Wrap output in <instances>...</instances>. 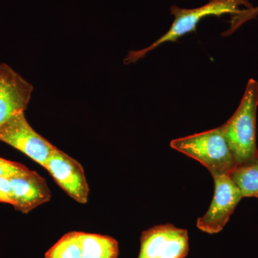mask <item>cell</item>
I'll use <instances>...</instances> for the list:
<instances>
[{"mask_svg": "<svg viewBox=\"0 0 258 258\" xmlns=\"http://www.w3.org/2000/svg\"><path fill=\"white\" fill-rule=\"evenodd\" d=\"M258 83L249 79L238 108L220 127L237 165L258 159L256 145V116Z\"/></svg>", "mask_w": 258, "mask_h": 258, "instance_id": "obj_1", "label": "cell"}, {"mask_svg": "<svg viewBox=\"0 0 258 258\" xmlns=\"http://www.w3.org/2000/svg\"><path fill=\"white\" fill-rule=\"evenodd\" d=\"M253 8L248 0H210L208 3L194 9H183L176 5L171 7V14L174 16V21L169 30L154 43L143 50L131 51L125 57L124 63H135L149 52L168 42H176L181 37L195 32L202 20L209 16H222L226 14L241 16L244 10Z\"/></svg>", "mask_w": 258, "mask_h": 258, "instance_id": "obj_2", "label": "cell"}, {"mask_svg": "<svg viewBox=\"0 0 258 258\" xmlns=\"http://www.w3.org/2000/svg\"><path fill=\"white\" fill-rule=\"evenodd\" d=\"M170 146L174 150L199 161L212 176L230 174L237 166L220 127L174 139Z\"/></svg>", "mask_w": 258, "mask_h": 258, "instance_id": "obj_3", "label": "cell"}, {"mask_svg": "<svg viewBox=\"0 0 258 258\" xmlns=\"http://www.w3.org/2000/svg\"><path fill=\"white\" fill-rule=\"evenodd\" d=\"M0 142L18 149L42 167L56 148L32 128L25 112L16 113L0 127Z\"/></svg>", "mask_w": 258, "mask_h": 258, "instance_id": "obj_4", "label": "cell"}, {"mask_svg": "<svg viewBox=\"0 0 258 258\" xmlns=\"http://www.w3.org/2000/svg\"><path fill=\"white\" fill-rule=\"evenodd\" d=\"M215 181V195L208 211L200 217L197 227L208 234H217L230 220L242 197L230 174L212 176Z\"/></svg>", "mask_w": 258, "mask_h": 258, "instance_id": "obj_5", "label": "cell"}, {"mask_svg": "<svg viewBox=\"0 0 258 258\" xmlns=\"http://www.w3.org/2000/svg\"><path fill=\"white\" fill-rule=\"evenodd\" d=\"M138 258H185L189 253L187 230L171 224L154 226L142 232Z\"/></svg>", "mask_w": 258, "mask_h": 258, "instance_id": "obj_6", "label": "cell"}, {"mask_svg": "<svg viewBox=\"0 0 258 258\" xmlns=\"http://www.w3.org/2000/svg\"><path fill=\"white\" fill-rule=\"evenodd\" d=\"M44 168L73 200L80 204L88 203L89 186L79 161L56 147Z\"/></svg>", "mask_w": 258, "mask_h": 258, "instance_id": "obj_7", "label": "cell"}, {"mask_svg": "<svg viewBox=\"0 0 258 258\" xmlns=\"http://www.w3.org/2000/svg\"><path fill=\"white\" fill-rule=\"evenodd\" d=\"M33 90L21 75L0 62V127L16 113L25 111Z\"/></svg>", "mask_w": 258, "mask_h": 258, "instance_id": "obj_8", "label": "cell"}, {"mask_svg": "<svg viewBox=\"0 0 258 258\" xmlns=\"http://www.w3.org/2000/svg\"><path fill=\"white\" fill-rule=\"evenodd\" d=\"M13 206L23 214L50 201L51 191L46 180L36 171L29 170L10 178Z\"/></svg>", "mask_w": 258, "mask_h": 258, "instance_id": "obj_9", "label": "cell"}, {"mask_svg": "<svg viewBox=\"0 0 258 258\" xmlns=\"http://www.w3.org/2000/svg\"><path fill=\"white\" fill-rule=\"evenodd\" d=\"M82 257L118 258L119 247L110 236L81 232Z\"/></svg>", "mask_w": 258, "mask_h": 258, "instance_id": "obj_10", "label": "cell"}, {"mask_svg": "<svg viewBox=\"0 0 258 258\" xmlns=\"http://www.w3.org/2000/svg\"><path fill=\"white\" fill-rule=\"evenodd\" d=\"M229 174L243 198H258V159L236 166Z\"/></svg>", "mask_w": 258, "mask_h": 258, "instance_id": "obj_11", "label": "cell"}, {"mask_svg": "<svg viewBox=\"0 0 258 258\" xmlns=\"http://www.w3.org/2000/svg\"><path fill=\"white\" fill-rule=\"evenodd\" d=\"M81 232H71L62 236L45 254V258H81Z\"/></svg>", "mask_w": 258, "mask_h": 258, "instance_id": "obj_12", "label": "cell"}, {"mask_svg": "<svg viewBox=\"0 0 258 258\" xmlns=\"http://www.w3.org/2000/svg\"><path fill=\"white\" fill-rule=\"evenodd\" d=\"M29 170L28 167L20 163L14 162L0 157V176L11 178Z\"/></svg>", "mask_w": 258, "mask_h": 258, "instance_id": "obj_13", "label": "cell"}, {"mask_svg": "<svg viewBox=\"0 0 258 258\" xmlns=\"http://www.w3.org/2000/svg\"><path fill=\"white\" fill-rule=\"evenodd\" d=\"M0 203L13 205V193L9 178L0 176Z\"/></svg>", "mask_w": 258, "mask_h": 258, "instance_id": "obj_14", "label": "cell"}, {"mask_svg": "<svg viewBox=\"0 0 258 258\" xmlns=\"http://www.w3.org/2000/svg\"><path fill=\"white\" fill-rule=\"evenodd\" d=\"M258 13V8H252L249 10V15L252 18H253L254 15H257Z\"/></svg>", "mask_w": 258, "mask_h": 258, "instance_id": "obj_15", "label": "cell"}]
</instances>
